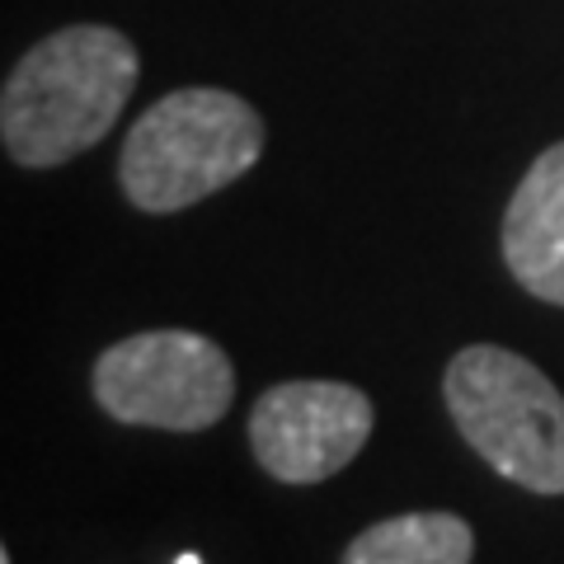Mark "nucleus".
<instances>
[{"label": "nucleus", "mask_w": 564, "mask_h": 564, "mask_svg": "<svg viewBox=\"0 0 564 564\" xmlns=\"http://www.w3.org/2000/svg\"><path fill=\"white\" fill-rule=\"evenodd\" d=\"M137 47L109 24H70L33 43L0 95V137L29 170L62 165L109 137L137 90Z\"/></svg>", "instance_id": "obj_1"}, {"label": "nucleus", "mask_w": 564, "mask_h": 564, "mask_svg": "<svg viewBox=\"0 0 564 564\" xmlns=\"http://www.w3.org/2000/svg\"><path fill=\"white\" fill-rule=\"evenodd\" d=\"M447 410L485 462L532 494H564V395L522 352L470 344L447 362Z\"/></svg>", "instance_id": "obj_3"}, {"label": "nucleus", "mask_w": 564, "mask_h": 564, "mask_svg": "<svg viewBox=\"0 0 564 564\" xmlns=\"http://www.w3.org/2000/svg\"><path fill=\"white\" fill-rule=\"evenodd\" d=\"M475 536L456 513L386 518L348 545L344 564H470Z\"/></svg>", "instance_id": "obj_7"}, {"label": "nucleus", "mask_w": 564, "mask_h": 564, "mask_svg": "<svg viewBox=\"0 0 564 564\" xmlns=\"http://www.w3.org/2000/svg\"><path fill=\"white\" fill-rule=\"evenodd\" d=\"M95 400L118 423L198 433L231 410L236 367L207 334L151 329L99 352Z\"/></svg>", "instance_id": "obj_4"}, {"label": "nucleus", "mask_w": 564, "mask_h": 564, "mask_svg": "<svg viewBox=\"0 0 564 564\" xmlns=\"http://www.w3.org/2000/svg\"><path fill=\"white\" fill-rule=\"evenodd\" d=\"M263 155V118L231 90L188 85L155 99L122 141L118 180L141 212H184Z\"/></svg>", "instance_id": "obj_2"}, {"label": "nucleus", "mask_w": 564, "mask_h": 564, "mask_svg": "<svg viewBox=\"0 0 564 564\" xmlns=\"http://www.w3.org/2000/svg\"><path fill=\"white\" fill-rule=\"evenodd\" d=\"M372 400L344 381H282L263 391L250 414L259 466L288 485L339 475L367 447Z\"/></svg>", "instance_id": "obj_5"}, {"label": "nucleus", "mask_w": 564, "mask_h": 564, "mask_svg": "<svg viewBox=\"0 0 564 564\" xmlns=\"http://www.w3.org/2000/svg\"><path fill=\"white\" fill-rule=\"evenodd\" d=\"M503 259L532 296L564 306V141L536 155L508 198Z\"/></svg>", "instance_id": "obj_6"}, {"label": "nucleus", "mask_w": 564, "mask_h": 564, "mask_svg": "<svg viewBox=\"0 0 564 564\" xmlns=\"http://www.w3.org/2000/svg\"><path fill=\"white\" fill-rule=\"evenodd\" d=\"M0 564H10V551H0Z\"/></svg>", "instance_id": "obj_9"}, {"label": "nucleus", "mask_w": 564, "mask_h": 564, "mask_svg": "<svg viewBox=\"0 0 564 564\" xmlns=\"http://www.w3.org/2000/svg\"><path fill=\"white\" fill-rule=\"evenodd\" d=\"M174 564H203L198 555H180V560H174Z\"/></svg>", "instance_id": "obj_8"}]
</instances>
